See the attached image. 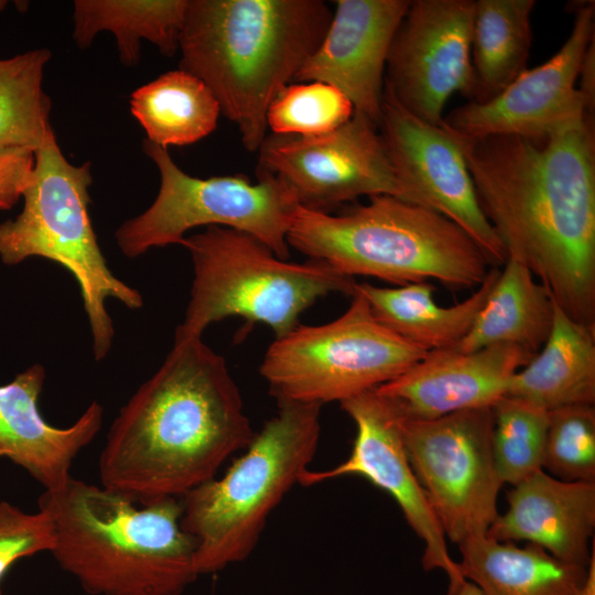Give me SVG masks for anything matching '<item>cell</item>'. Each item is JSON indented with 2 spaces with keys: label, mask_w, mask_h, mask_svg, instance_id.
Instances as JSON below:
<instances>
[{
  "label": "cell",
  "mask_w": 595,
  "mask_h": 595,
  "mask_svg": "<svg viewBox=\"0 0 595 595\" xmlns=\"http://www.w3.org/2000/svg\"><path fill=\"white\" fill-rule=\"evenodd\" d=\"M445 129L463 152L508 259L538 277L572 320L595 327L593 119L544 140L468 138Z\"/></svg>",
  "instance_id": "cell-1"
},
{
  "label": "cell",
  "mask_w": 595,
  "mask_h": 595,
  "mask_svg": "<svg viewBox=\"0 0 595 595\" xmlns=\"http://www.w3.org/2000/svg\"><path fill=\"white\" fill-rule=\"evenodd\" d=\"M255 434L226 359L202 336L174 337L113 420L99 456L100 485L140 505L181 498L215 478Z\"/></svg>",
  "instance_id": "cell-2"
},
{
  "label": "cell",
  "mask_w": 595,
  "mask_h": 595,
  "mask_svg": "<svg viewBox=\"0 0 595 595\" xmlns=\"http://www.w3.org/2000/svg\"><path fill=\"white\" fill-rule=\"evenodd\" d=\"M332 13L322 0H188L180 69L206 84L244 148L258 152L270 104L314 53Z\"/></svg>",
  "instance_id": "cell-3"
},
{
  "label": "cell",
  "mask_w": 595,
  "mask_h": 595,
  "mask_svg": "<svg viewBox=\"0 0 595 595\" xmlns=\"http://www.w3.org/2000/svg\"><path fill=\"white\" fill-rule=\"evenodd\" d=\"M37 507L54 522L53 558L91 595H181L199 575L180 498L138 507L71 477L44 490Z\"/></svg>",
  "instance_id": "cell-4"
},
{
  "label": "cell",
  "mask_w": 595,
  "mask_h": 595,
  "mask_svg": "<svg viewBox=\"0 0 595 595\" xmlns=\"http://www.w3.org/2000/svg\"><path fill=\"white\" fill-rule=\"evenodd\" d=\"M286 241L342 274L396 285L434 279L451 289L479 285L491 266L475 241L440 213L389 195L343 214L299 206Z\"/></svg>",
  "instance_id": "cell-5"
},
{
  "label": "cell",
  "mask_w": 595,
  "mask_h": 595,
  "mask_svg": "<svg viewBox=\"0 0 595 595\" xmlns=\"http://www.w3.org/2000/svg\"><path fill=\"white\" fill-rule=\"evenodd\" d=\"M225 475L180 498L181 527L196 542L198 574L247 559L266 522L317 450L322 405L283 402Z\"/></svg>",
  "instance_id": "cell-6"
},
{
  "label": "cell",
  "mask_w": 595,
  "mask_h": 595,
  "mask_svg": "<svg viewBox=\"0 0 595 595\" xmlns=\"http://www.w3.org/2000/svg\"><path fill=\"white\" fill-rule=\"evenodd\" d=\"M91 183V164L68 162L50 127L35 151L33 176L22 195V212L0 224V259L15 266L30 257H41L71 272L88 317L94 358L99 361L110 351L115 336L106 300L112 298L137 310L143 299L111 272L99 248L88 212Z\"/></svg>",
  "instance_id": "cell-7"
},
{
  "label": "cell",
  "mask_w": 595,
  "mask_h": 595,
  "mask_svg": "<svg viewBox=\"0 0 595 595\" xmlns=\"http://www.w3.org/2000/svg\"><path fill=\"white\" fill-rule=\"evenodd\" d=\"M193 282L185 316L174 337H197L213 323L238 316L264 324L275 338L292 331L302 313L331 293L351 296L357 282L325 262L279 258L255 237L209 226L186 236Z\"/></svg>",
  "instance_id": "cell-8"
},
{
  "label": "cell",
  "mask_w": 595,
  "mask_h": 595,
  "mask_svg": "<svg viewBox=\"0 0 595 595\" xmlns=\"http://www.w3.org/2000/svg\"><path fill=\"white\" fill-rule=\"evenodd\" d=\"M142 147L159 170L160 188L143 213L117 228L116 242L126 257L181 245L196 227L219 226L248 234L279 258H289L286 237L300 204L279 176L258 169L255 182L242 174L199 178L181 170L167 149L148 140Z\"/></svg>",
  "instance_id": "cell-9"
},
{
  "label": "cell",
  "mask_w": 595,
  "mask_h": 595,
  "mask_svg": "<svg viewBox=\"0 0 595 595\" xmlns=\"http://www.w3.org/2000/svg\"><path fill=\"white\" fill-rule=\"evenodd\" d=\"M428 354L372 314L356 290L348 309L320 325L299 324L268 347L260 374L278 403H339L400 376Z\"/></svg>",
  "instance_id": "cell-10"
},
{
  "label": "cell",
  "mask_w": 595,
  "mask_h": 595,
  "mask_svg": "<svg viewBox=\"0 0 595 595\" xmlns=\"http://www.w3.org/2000/svg\"><path fill=\"white\" fill-rule=\"evenodd\" d=\"M397 414L409 462L445 538L459 544L485 536L498 516L502 486L491 448V408L432 420Z\"/></svg>",
  "instance_id": "cell-11"
},
{
  "label": "cell",
  "mask_w": 595,
  "mask_h": 595,
  "mask_svg": "<svg viewBox=\"0 0 595 595\" xmlns=\"http://www.w3.org/2000/svg\"><path fill=\"white\" fill-rule=\"evenodd\" d=\"M258 153V169L279 176L307 208L327 212L365 195H389L428 208L398 174L378 126L359 112L321 136L271 133Z\"/></svg>",
  "instance_id": "cell-12"
},
{
  "label": "cell",
  "mask_w": 595,
  "mask_h": 595,
  "mask_svg": "<svg viewBox=\"0 0 595 595\" xmlns=\"http://www.w3.org/2000/svg\"><path fill=\"white\" fill-rule=\"evenodd\" d=\"M474 0H414L389 50L385 89L409 112L441 126L448 98L473 100Z\"/></svg>",
  "instance_id": "cell-13"
},
{
  "label": "cell",
  "mask_w": 595,
  "mask_h": 595,
  "mask_svg": "<svg viewBox=\"0 0 595 595\" xmlns=\"http://www.w3.org/2000/svg\"><path fill=\"white\" fill-rule=\"evenodd\" d=\"M594 2L577 7L569 37L548 62L526 69L491 99L455 108L443 118L442 126L468 138L517 136L544 140L593 119L575 84L594 39Z\"/></svg>",
  "instance_id": "cell-14"
},
{
  "label": "cell",
  "mask_w": 595,
  "mask_h": 595,
  "mask_svg": "<svg viewBox=\"0 0 595 595\" xmlns=\"http://www.w3.org/2000/svg\"><path fill=\"white\" fill-rule=\"evenodd\" d=\"M340 407L357 430L350 455L331 469H305L299 484L310 486L358 475L388 493L423 542V567L443 570L452 593L465 578L450 555L444 532L409 462L396 410L376 388L340 402Z\"/></svg>",
  "instance_id": "cell-15"
},
{
  "label": "cell",
  "mask_w": 595,
  "mask_h": 595,
  "mask_svg": "<svg viewBox=\"0 0 595 595\" xmlns=\"http://www.w3.org/2000/svg\"><path fill=\"white\" fill-rule=\"evenodd\" d=\"M378 128L398 174L424 205L465 231L491 266L505 264L506 249L482 210L465 158L451 133L409 112L386 89Z\"/></svg>",
  "instance_id": "cell-16"
},
{
  "label": "cell",
  "mask_w": 595,
  "mask_h": 595,
  "mask_svg": "<svg viewBox=\"0 0 595 595\" xmlns=\"http://www.w3.org/2000/svg\"><path fill=\"white\" fill-rule=\"evenodd\" d=\"M411 0H336L327 30L293 82L338 88L379 127L386 63Z\"/></svg>",
  "instance_id": "cell-17"
},
{
  "label": "cell",
  "mask_w": 595,
  "mask_h": 595,
  "mask_svg": "<svg viewBox=\"0 0 595 595\" xmlns=\"http://www.w3.org/2000/svg\"><path fill=\"white\" fill-rule=\"evenodd\" d=\"M533 357L511 344L469 353L455 348L428 351L421 360L376 390L408 419L432 420L459 411L491 408L506 396L512 376Z\"/></svg>",
  "instance_id": "cell-18"
},
{
  "label": "cell",
  "mask_w": 595,
  "mask_h": 595,
  "mask_svg": "<svg viewBox=\"0 0 595 595\" xmlns=\"http://www.w3.org/2000/svg\"><path fill=\"white\" fill-rule=\"evenodd\" d=\"M45 369L35 364L0 385V457L24 468L44 490L68 482L74 459L98 434L104 407L93 401L67 428H56L42 415L39 399Z\"/></svg>",
  "instance_id": "cell-19"
},
{
  "label": "cell",
  "mask_w": 595,
  "mask_h": 595,
  "mask_svg": "<svg viewBox=\"0 0 595 595\" xmlns=\"http://www.w3.org/2000/svg\"><path fill=\"white\" fill-rule=\"evenodd\" d=\"M508 508L496 517L487 536L499 541H527L552 556L587 566L595 528V483L566 482L539 469L512 486Z\"/></svg>",
  "instance_id": "cell-20"
},
{
  "label": "cell",
  "mask_w": 595,
  "mask_h": 595,
  "mask_svg": "<svg viewBox=\"0 0 595 595\" xmlns=\"http://www.w3.org/2000/svg\"><path fill=\"white\" fill-rule=\"evenodd\" d=\"M506 394L548 412L570 405H594L595 327L575 322L555 304L545 344L512 376Z\"/></svg>",
  "instance_id": "cell-21"
},
{
  "label": "cell",
  "mask_w": 595,
  "mask_h": 595,
  "mask_svg": "<svg viewBox=\"0 0 595 595\" xmlns=\"http://www.w3.org/2000/svg\"><path fill=\"white\" fill-rule=\"evenodd\" d=\"M500 270L489 269L478 289L464 301L441 306L435 288L414 282L394 288L357 283L355 290L368 302L374 316L387 328L426 351L454 348L470 329L494 288Z\"/></svg>",
  "instance_id": "cell-22"
},
{
  "label": "cell",
  "mask_w": 595,
  "mask_h": 595,
  "mask_svg": "<svg viewBox=\"0 0 595 595\" xmlns=\"http://www.w3.org/2000/svg\"><path fill=\"white\" fill-rule=\"evenodd\" d=\"M465 580L483 595H576L587 566L563 562L528 543L499 541L487 534L458 544Z\"/></svg>",
  "instance_id": "cell-23"
},
{
  "label": "cell",
  "mask_w": 595,
  "mask_h": 595,
  "mask_svg": "<svg viewBox=\"0 0 595 595\" xmlns=\"http://www.w3.org/2000/svg\"><path fill=\"white\" fill-rule=\"evenodd\" d=\"M554 301L531 271L507 259L466 336L454 347L462 353L511 344L536 355L553 324Z\"/></svg>",
  "instance_id": "cell-24"
},
{
  "label": "cell",
  "mask_w": 595,
  "mask_h": 595,
  "mask_svg": "<svg viewBox=\"0 0 595 595\" xmlns=\"http://www.w3.org/2000/svg\"><path fill=\"white\" fill-rule=\"evenodd\" d=\"M188 0H76L73 39L82 50L104 31L113 34L120 61L136 66L141 40L173 56L178 51Z\"/></svg>",
  "instance_id": "cell-25"
},
{
  "label": "cell",
  "mask_w": 595,
  "mask_h": 595,
  "mask_svg": "<svg viewBox=\"0 0 595 595\" xmlns=\"http://www.w3.org/2000/svg\"><path fill=\"white\" fill-rule=\"evenodd\" d=\"M130 110L147 140L165 149L190 145L209 136L220 115L206 84L180 68L136 89Z\"/></svg>",
  "instance_id": "cell-26"
},
{
  "label": "cell",
  "mask_w": 595,
  "mask_h": 595,
  "mask_svg": "<svg viewBox=\"0 0 595 595\" xmlns=\"http://www.w3.org/2000/svg\"><path fill=\"white\" fill-rule=\"evenodd\" d=\"M534 0H477L472 33L473 100L501 93L527 68Z\"/></svg>",
  "instance_id": "cell-27"
},
{
  "label": "cell",
  "mask_w": 595,
  "mask_h": 595,
  "mask_svg": "<svg viewBox=\"0 0 595 595\" xmlns=\"http://www.w3.org/2000/svg\"><path fill=\"white\" fill-rule=\"evenodd\" d=\"M48 48L0 60V147L33 150L50 129L51 99L42 88Z\"/></svg>",
  "instance_id": "cell-28"
},
{
  "label": "cell",
  "mask_w": 595,
  "mask_h": 595,
  "mask_svg": "<svg viewBox=\"0 0 595 595\" xmlns=\"http://www.w3.org/2000/svg\"><path fill=\"white\" fill-rule=\"evenodd\" d=\"M491 412L496 470L502 485L513 486L542 469L549 412L507 394L491 407Z\"/></svg>",
  "instance_id": "cell-29"
},
{
  "label": "cell",
  "mask_w": 595,
  "mask_h": 595,
  "mask_svg": "<svg viewBox=\"0 0 595 595\" xmlns=\"http://www.w3.org/2000/svg\"><path fill=\"white\" fill-rule=\"evenodd\" d=\"M354 113L350 100L329 84L291 83L270 104L267 127L277 136H321L338 129Z\"/></svg>",
  "instance_id": "cell-30"
},
{
  "label": "cell",
  "mask_w": 595,
  "mask_h": 595,
  "mask_svg": "<svg viewBox=\"0 0 595 595\" xmlns=\"http://www.w3.org/2000/svg\"><path fill=\"white\" fill-rule=\"evenodd\" d=\"M542 469L562 480L595 483L594 405L549 412Z\"/></svg>",
  "instance_id": "cell-31"
},
{
  "label": "cell",
  "mask_w": 595,
  "mask_h": 595,
  "mask_svg": "<svg viewBox=\"0 0 595 595\" xmlns=\"http://www.w3.org/2000/svg\"><path fill=\"white\" fill-rule=\"evenodd\" d=\"M55 527L43 511L24 512L8 501L0 502V582L19 560L40 552H51Z\"/></svg>",
  "instance_id": "cell-32"
},
{
  "label": "cell",
  "mask_w": 595,
  "mask_h": 595,
  "mask_svg": "<svg viewBox=\"0 0 595 595\" xmlns=\"http://www.w3.org/2000/svg\"><path fill=\"white\" fill-rule=\"evenodd\" d=\"M35 152L25 148L0 147V209H10L31 183Z\"/></svg>",
  "instance_id": "cell-33"
},
{
  "label": "cell",
  "mask_w": 595,
  "mask_h": 595,
  "mask_svg": "<svg viewBox=\"0 0 595 595\" xmlns=\"http://www.w3.org/2000/svg\"><path fill=\"white\" fill-rule=\"evenodd\" d=\"M595 39L592 40L584 54L578 78L580 93L584 97L588 112L593 115L595 105Z\"/></svg>",
  "instance_id": "cell-34"
},
{
  "label": "cell",
  "mask_w": 595,
  "mask_h": 595,
  "mask_svg": "<svg viewBox=\"0 0 595 595\" xmlns=\"http://www.w3.org/2000/svg\"><path fill=\"white\" fill-rule=\"evenodd\" d=\"M576 595H595V547L593 543L591 559L586 569L585 578Z\"/></svg>",
  "instance_id": "cell-35"
},
{
  "label": "cell",
  "mask_w": 595,
  "mask_h": 595,
  "mask_svg": "<svg viewBox=\"0 0 595 595\" xmlns=\"http://www.w3.org/2000/svg\"><path fill=\"white\" fill-rule=\"evenodd\" d=\"M448 595H483L480 589L472 582L465 580L455 591Z\"/></svg>",
  "instance_id": "cell-36"
},
{
  "label": "cell",
  "mask_w": 595,
  "mask_h": 595,
  "mask_svg": "<svg viewBox=\"0 0 595 595\" xmlns=\"http://www.w3.org/2000/svg\"><path fill=\"white\" fill-rule=\"evenodd\" d=\"M7 6V1L0 0V11Z\"/></svg>",
  "instance_id": "cell-37"
},
{
  "label": "cell",
  "mask_w": 595,
  "mask_h": 595,
  "mask_svg": "<svg viewBox=\"0 0 595 595\" xmlns=\"http://www.w3.org/2000/svg\"><path fill=\"white\" fill-rule=\"evenodd\" d=\"M0 595H2V593H1V588H0Z\"/></svg>",
  "instance_id": "cell-38"
}]
</instances>
